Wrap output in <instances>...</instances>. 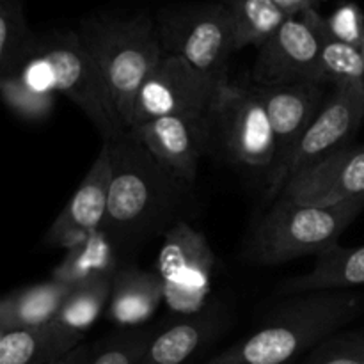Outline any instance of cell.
<instances>
[{"instance_id": "obj_17", "label": "cell", "mask_w": 364, "mask_h": 364, "mask_svg": "<svg viewBox=\"0 0 364 364\" xmlns=\"http://www.w3.org/2000/svg\"><path fill=\"white\" fill-rule=\"evenodd\" d=\"M223 329V318L212 309L183 316L153 334L137 364H185L205 348Z\"/></svg>"}, {"instance_id": "obj_28", "label": "cell", "mask_w": 364, "mask_h": 364, "mask_svg": "<svg viewBox=\"0 0 364 364\" xmlns=\"http://www.w3.org/2000/svg\"><path fill=\"white\" fill-rule=\"evenodd\" d=\"M327 25H329V31L338 39L361 48V43L364 39V23L361 11H359L355 4H347V6L340 7L327 20Z\"/></svg>"}, {"instance_id": "obj_31", "label": "cell", "mask_w": 364, "mask_h": 364, "mask_svg": "<svg viewBox=\"0 0 364 364\" xmlns=\"http://www.w3.org/2000/svg\"><path fill=\"white\" fill-rule=\"evenodd\" d=\"M6 333H7V329L2 326V323H0V345H2V340H4V336H6Z\"/></svg>"}, {"instance_id": "obj_9", "label": "cell", "mask_w": 364, "mask_h": 364, "mask_svg": "<svg viewBox=\"0 0 364 364\" xmlns=\"http://www.w3.org/2000/svg\"><path fill=\"white\" fill-rule=\"evenodd\" d=\"M215 256L205 235L187 223H176L164 233L156 262L164 302L174 315H198L212 294Z\"/></svg>"}, {"instance_id": "obj_30", "label": "cell", "mask_w": 364, "mask_h": 364, "mask_svg": "<svg viewBox=\"0 0 364 364\" xmlns=\"http://www.w3.org/2000/svg\"><path fill=\"white\" fill-rule=\"evenodd\" d=\"M92 355V348L87 347V345H78L77 348L70 352V354L63 355L57 361H52L48 364H87L89 359Z\"/></svg>"}, {"instance_id": "obj_1", "label": "cell", "mask_w": 364, "mask_h": 364, "mask_svg": "<svg viewBox=\"0 0 364 364\" xmlns=\"http://www.w3.org/2000/svg\"><path fill=\"white\" fill-rule=\"evenodd\" d=\"M363 309V295L348 290L297 295L205 364H291L358 318Z\"/></svg>"}, {"instance_id": "obj_7", "label": "cell", "mask_w": 364, "mask_h": 364, "mask_svg": "<svg viewBox=\"0 0 364 364\" xmlns=\"http://www.w3.org/2000/svg\"><path fill=\"white\" fill-rule=\"evenodd\" d=\"M363 121L364 84L345 82L333 85V92L327 96L290 156L269 174L267 201H276L287 181L299 171L352 144Z\"/></svg>"}, {"instance_id": "obj_2", "label": "cell", "mask_w": 364, "mask_h": 364, "mask_svg": "<svg viewBox=\"0 0 364 364\" xmlns=\"http://www.w3.org/2000/svg\"><path fill=\"white\" fill-rule=\"evenodd\" d=\"M103 142L109 144L112 162L103 231L117 247L167 219L183 183L167 173L130 132Z\"/></svg>"}, {"instance_id": "obj_23", "label": "cell", "mask_w": 364, "mask_h": 364, "mask_svg": "<svg viewBox=\"0 0 364 364\" xmlns=\"http://www.w3.org/2000/svg\"><path fill=\"white\" fill-rule=\"evenodd\" d=\"M231 16L235 52L269 41L287 21V14L274 0H223Z\"/></svg>"}, {"instance_id": "obj_20", "label": "cell", "mask_w": 364, "mask_h": 364, "mask_svg": "<svg viewBox=\"0 0 364 364\" xmlns=\"http://www.w3.org/2000/svg\"><path fill=\"white\" fill-rule=\"evenodd\" d=\"M73 287L48 279L0 299V323L7 331L38 329L55 318Z\"/></svg>"}, {"instance_id": "obj_19", "label": "cell", "mask_w": 364, "mask_h": 364, "mask_svg": "<svg viewBox=\"0 0 364 364\" xmlns=\"http://www.w3.org/2000/svg\"><path fill=\"white\" fill-rule=\"evenodd\" d=\"M364 284V245L341 247L336 244L316 256L311 272L288 279L284 295H304L315 291H341Z\"/></svg>"}, {"instance_id": "obj_25", "label": "cell", "mask_w": 364, "mask_h": 364, "mask_svg": "<svg viewBox=\"0 0 364 364\" xmlns=\"http://www.w3.org/2000/svg\"><path fill=\"white\" fill-rule=\"evenodd\" d=\"M0 98L14 114L28 121H41L48 117L57 103V96L38 95L14 77L0 82Z\"/></svg>"}, {"instance_id": "obj_8", "label": "cell", "mask_w": 364, "mask_h": 364, "mask_svg": "<svg viewBox=\"0 0 364 364\" xmlns=\"http://www.w3.org/2000/svg\"><path fill=\"white\" fill-rule=\"evenodd\" d=\"M212 135L228 159L249 169L272 171L277 148L267 110L252 85L228 82L210 110Z\"/></svg>"}, {"instance_id": "obj_24", "label": "cell", "mask_w": 364, "mask_h": 364, "mask_svg": "<svg viewBox=\"0 0 364 364\" xmlns=\"http://www.w3.org/2000/svg\"><path fill=\"white\" fill-rule=\"evenodd\" d=\"M60 358L48 326L7 331L0 345V364H48Z\"/></svg>"}, {"instance_id": "obj_27", "label": "cell", "mask_w": 364, "mask_h": 364, "mask_svg": "<svg viewBox=\"0 0 364 364\" xmlns=\"http://www.w3.org/2000/svg\"><path fill=\"white\" fill-rule=\"evenodd\" d=\"M153 334L151 331H130L112 338L98 352H92L87 364H137Z\"/></svg>"}, {"instance_id": "obj_14", "label": "cell", "mask_w": 364, "mask_h": 364, "mask_svg": "<svg viewBox=\"0 0 364 364\" xmlns=\"http://www.w3.org/2000/svg\"><path fill=\"white\" fill-rule=\"evenodd\" d=\"M272 124L277 156L272 171L290 156L326 102V84L316 80L251 84ZM270 171V173H272Z\"/></svg>"}, {"instance_id": "obj_26", "label": "cell", "mask_w": 364, "mask_h": 364, "mask_svg": "<svg viewBox=\"0 0 364 364\" xmlns=\"http://www.w3.org/2000/svg\"><path fill=\"white\" fill-rule=\"evenodd\" d=\"M302 364H364V329L333 334L316 345Z\"/></svg>"}, {"instance_id": "obj_33", "label": "cell", "mask_w": 364, "mask_h": 364, "mask_svg": "<svg viewBox=\"0 0 364 364\" xmlns=\"http://www.w3.org/2000/svg\"><path fill=\"white\" fill-rule=\"evenodd\" d=\"M313 2H315V4H320V2H323V0H313Z\"/></svg>"}, {"instance_id": "obj_10", "label": "cell", "mask_w": 364, "mask_h": 364, "mask_svg": "<svg viewBox=\"0 0 364 364\" xmlns=\"http://www.w3.org/2000/svg\"><path fill=\"white\" fill-rule=\"evenodd\" d=\"M220 87L183 59L164 53L139 91L132 128L164 116L210 117Z\"/></svg>"}, {"instance_id": "obj_11", "label": "cell", "mask_w": 364, "mask_h": 364, "mask_svg": "<svg viewBox=\"0 0 364 364\" xmlns=\"http://www.w3.org/2000/svg\"><path fill=\"white\" fill-rule=\"evenodd\" d=\"M128 132L183 185L196 181L199 160L212 141L210 117L164 116L137 124Z\"/></svg>"}, {"instance_id": "obj_5", "label": "cell", "mask_w": 364, "mask_h": 364, "mask_svg": "<svg viewBox=\"0 0 364 364\" xmlns=\"http://www.w3.org/2000/svg\"><path fill=\"white\" fill-rule=\"evenodd\" d=\"M162 52L176 55L219 85L228 82L233 48L231 16L223 0L164 7L155 16Z\"/></svg>"}, {"instance_id": "obj_3", "label": "cell", "mask_w": 364, "mask_h": 364, "mask_svg": "<svg viewBox=\"0 0 364 364\" xmlns=\"http://www.w3.org/2000/svg\"><path fill=\"white\" fill-rule=\"evenodd\" d=\"M77 32L128 132L139 91L164 55L155 18L148 13L92 16L82 21Z\"/></svg>"}, {"instance_id": "obj_21", "label": "cell", "mask_w": 364, "mask_h": 364, "mask_svg": "<svg viewBox=\"0 0 364 364\" xmlns=\"http://www.w3.org/2000/svg\"><path fill=\"white\" fill-rule=\"evenodd\" d=\"M116 249L105 231H96L80 244L68 249L63 262L53 269L52 279L73 288L95 281L112 279L119 269Z\"/></svg>"}, {"instance_id": "obj_12", "label": "cell", "mask_w": 364, "mask_h": 364, "mask_svg": "<svg viewBox=\"0 0 364 364\" xmlns=\"http://www.w3.org/2000/svg\"><path fill=\"white\" fill-rule=\"evenodd\" d=\"M364 196V144H348L291 176L277 199L331 206Z\"/></svg>"}, {"instance_id": "obj_4", "label": "cell", "mask_w": 364, "mask_h": 364, "mask_svg": "<svg viewBox=\"0 0 364 364\" xmlns=\"http://www.w3.org/2000/svg\"><path fill=\"white\" fill-rule=\"evenodd\" d=\"M363 210L364 196L331 206H302L276 199L256 226L249 255L262 265L320 256L338 244Z\"/></svg>"}, {"instance_id": "obj_6", "label": "cell", "mask_w": 364, "mask_h": 364, "mask_svg": "<svg viewBox=\"0 0 364 364\" xmlns=\"http://www.w3.org/2000/svg\"><path fill=\"white\" fill-rule=\"evenodd\" d=\"M34 48L48 64L57 95L70 98L95 124L103 141H114L127 134L105 82L78 32H60L34 43Z\"/></svg>"}, {"instance_id": "obj_16", "label": "cell", "mask_w": 364, "mask_h": 364, "mask_svg": "<svg viewBox=\"0 0 364 364\" xmlns=\"http://www.w3.org/2000/svg\"><path fill=\"white\" fill-rule=\"evenodd\" d=\"M162 301L159 274L139 267H119L110 283L107 316L119 327H137L155 315Z\"/></svg>"}, {"instance_id": "obj_15", "label": "cell", "mask_w": 364, "mask_h": 364, "mask_svg": "<svg viewBox=\"0 0 364 364\" xmlns=\"http://www.w3.org/2000/svg\"><path fill=\"white\" fill-rule=\"evenodd\" d=\"M110 180H112L110 149L109 144L103 142L84 180L80 181L59 217L53 220L52 228L46 233V244L68 251L85 240L89 235L103 230L107 206H109Z\"/></svg>"}, {"instance_id": "obj_32", "label": "cell", "mask_w": 364, "mask_h": 364, "mask_svg": "<svg viewBox=\"0 0 364 364\" xmlns=\"http://www.w3.org/2000/svg\"><path fill=\"white\" fill-rule=\"evenodd\" d=\"M361 52H363V55H364V39H363V43H361Z\"/></svg>"}, {"instance_id": "obj_18", "label": "cell", "mask_w": 364, "mask_h": 364, "mask_svg": "<svg viewBox=\"0 0 364 364\" xmlns=\"http://www.w3.org/2000/svg\"><path fill=\"white\" fill-rule=\"evenodd\" d=\"M112 279L95 281L71 290L55 318L48 323L55 347L60 355L70 354L82 345L84 334L95 326L96 320L109 304Z\"/></svg>"}, {"instance_id": "obj_22", "label": "cell", "mask_w": 364, "mask_h": 364, "mask_svg": "<svg viewBox=\"0 0 364 364\" xmlns=\"http://www.w3.org/2000/svg\"><path fill=\"white\" fill-rule=\"evenodd\" d=\"M311 23L318 38V63L323 84H364V55L359 46L338 39L329 31L326 18L316 9L308 11Z\"/></svg>"}, {"instance_id": "obj_29", "label": "cell", "mask_w": 364, "mask_h": 364, "mask_svg": "<svg viewBox=\"0 0 364 364\" xmlns=\"http://www.w3.org/2000/svg\"><path fill=\"white\" fill-rule=\"evenodd\" d=\"M276 6L287 14L288 18L291 16H301L302 13L309 9H315L316 4L313 0H274Z\"/></svg>"}, {"instance_id": "obj_13", "label": "cell", "mask_w": 364, "mask_h": 364, "mask_svg": "<svg viewBox=\"0 0 364 364\" xmlns=\"http://www.w3.org/2000/svg\"><path fill=\"white\" fill-rule=\"evenodd\" d=\"M316 80L322 82L318 63V38L308 11L287 18L276 34L258 48L252 84Z\"/></svg>"}]
</instances>
